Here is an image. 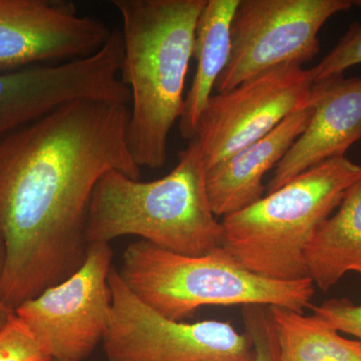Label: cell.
I'll use <instances>...</instances> for the list:
<instances>
[{
    "instance_id": "1",
    "label": "cell",
    "mask_w": 361,
    "mask_h": 361,
    "mask_svg": "<svg viewBox=\"0 0 361 361\" xmlns=\"http://www.w3.org/2000/svg\"><path fill=\"white\" fill-rule=\"evenodd\" d=\"M130 106L77 99L0 140V295L11 310L84 264L99 179L113 170L141 179L128 147Z\"/></svg>"
},
{
    "instance_id": "2",
    "label": "cell",
    "mask_w": 361,
    "mask_h": 361,
    "mask_svg": "<svg viewBox=\"0 0 361 361\" xmlns=\"http://www.w3.org/2000/svg\"><path fill=\"white\" fill-rule=\"evenodd\" d=\"M207 0H114L123 20L121 80L130 92L127 142L140 168L167 161L184 109L197 21Z\"/></svg>"
},
{
    "instance_id": "3",
    "label": "cell",
    "mask_w": 361,
    "mask_h": 361,
    "mask_svg": "<svg viewBox=\"0 0 361 361\" xmlns=\"http://www.w3.org/2000/svg\"><path fill=\"white\" fill-rule=\"evenodd\" d=\"M161 179L142 182L118 171L97 182L87 214V245L135 235L165 250L200 256L221 248L222 223L214 214L200 146L192 139Z\"/></svg>"
},
{
    "instance_id": "4",
    "label": "cell",
    "mask_w": 361,
    "mask_h": 361,
    "mask_svg": "<svg viewBox=\"0 0 361 361\" xmlns=\"http://www.w3.org/2000/svg\"><path fill=\"white\" fill-rule=\"evenodd\" d=\"M361 179V165L330 159L222 220V248L247 270L277 281L308 278L305 252Z\"/></svg>"
},
{
    "instance_id": "5",
    "label": "cell",
    "mask_w": 361,
    "mask_h": 361,
    "mask_svg": "<svg viewBox=\"0 0 361 361\" xmlns=\"http://www.w3.org/2000/svg\"><path fill=\"white\" fill-rule=\"evenodd\" d=\"M118 272L137 298L173 322H184L206 305L275 306L303 313L315 293L310 278L277 281L260 276L222 247L186 256L140 240L123 252Z\"/></svg>"
},
{
    "instance_id": "6",
    "label": "cell",
    "mask_w": 361,
    "mask_h": 361,
    "mask_svg": "<svg viewBox=\"0 0 361 361\" xmlns=\"http://www.w3.org/2000/svg\"><path fill=\"white\" fill-rule=\"evenodd\" d=\"M355 6L361 0H240L229 61L216 92H228L278 66L310 63L319 52L322 26Z\"/></svg>"
},
{
    "instance_id": "7",
    "label": "cell",
    "mask_w": 361,
    "mask_h": 361,
    "mask_svg": "<svg viewBox=\"0 0 361 361\" xmlns=\"http://www.w3.org/2000/svg\"><path fill=\"white\" fill-rule=\"evenodd\" d=\"M111 313L103 339L108 361H253L246 332L231 323L173 322L142 303L126 286L118 270L109 274Z\"/></svg>"
},
{
    "instance_id": "8",
    "label": "cell",
    "mask_w": 361,
    "mask_h": 361,
    "mask_svg": "<svg viewBox=\"0 0 361 361\" xmlns=\"http://www.w3.org/2000/svg\"><path fill=\"white\" fill-rule=\"evenodd\" d=\"M110 244H89L84 264L14 313L56 361H82L103 342L111 313Z\"/></svg>"
},
{
    "instance_id": "9",
    "label": "cell",
    "mask_w": 361,
    "mask_h": 361,
    "mask_svg": "<svg viewBox=\"0 0 361 361\" xmlns=\"http://www.w3.org/2000/svg\"><path fill=\"white\" fill-rule=\"evenodd\" d=\"M313 84L310 70L287 65L213 94L195 137L206 170L269 134L287 116L308 108Z\"/></svg>"
},
{
    "instance_id": "10",
    "label": "cell",
    "mask_w": 361,
    "mask_h": 361,
    "mask_svg": "<svg viewBox=\"0 0 361 361\" xmlns=\"http://www.w3.org/2000/svg\"><path fill=\"white\" fill-rule=\"evenodd\" d=\"M123 37L111 33L87 58L0 73V140L63 104L82 99L130 103L120 78Z\"/></svg>"
},
{
    "instance_id": "11",
    "label": "cell",
    "mask_w": 361,
    "mask_h": 361,
    "mask_svg": "<svg viewBox=\"0 0 361 361\" xmlns=\"http://www.w3.org/2000/svg\"><path fill=\"white\" fill-rule=\"evenodd\" d=\"M111 33L73 2L0 0V73L87 58Z\"/></svg>"
},
{
    "instance_id": "12",
    "label": "cell",
    "mask_w": 361,
    "mask_h": 361,
    "mask_svg": "<svg viewBox=\"0 0 361 361\" xmlns=\"http://www.w3.org/2000/svg\"><path fill=\"white\" fill-rule=\"evenodd\" d=\"M308 106L313 109L310 123L275 167L267 194L318 164L345 157L361 141V78L341 75L314 82Z\"/></svg>"
},
{
    "instance_id": "13",
    "label": "cell",
    "mask_w": 361,
    "mask_h": 361,
    "mask_svg": "<svg viewBox=\"0 0 361 361\" xmlns=\"http://www.w3.org/2000/svg\"><path fill=\"white\" fill-rule=\"evenodd\" d=\"M312 114L311 106L292 114L269 134L207 169V192L216 217L239 212L264 197L265 175L286 155Z\"/></svg>"
},
{
    "instance_id": "14",
    "label": "cell",
    "mask_w": 361,
    "mask_h": 361,
    "mask_svg": "<svg viewBox=\"0 0 361 361\" xmlns=\"http://www.w3.org/2000/svg\"><path fill=\"white\" fill-rule=\"evenodd\" d=\"M239 4L240 0H207L197 21L193 52L197 68L180 118L183 139L196 137L202 114L229 61L232 21Z\"/></svg>"
},
{
    "instance_id": "15",
    "label": "cell",
    "mask_w": 361,
    "mask_h": 361,
    "mask_svg": "<svg viewBox=\"0 0 361 361\" xmlns=\"http://www.w3.org/2000/svg\"><path fill=\"white\" fill-rule=\"evenodd\" d=\"M308 278L322 291L344 275H361V179L349 188L305 252Z\"/></svg>"
},
{
    "instance_id": "16",
    "label": "cell",
    "mask_w": 361,
    "mask_h": 361,
    "mask_svg": "<svg viewBox=\"0 0 361 361\" xmlns=\"http://www.w3.org/2000/svg\"><path fill=\"white\" fill-rule=\"evenodd\" d=\"M280 361H361V342L342 336L322 318L271 306Z\"/></svg>"
},
{
    "instance_id": "17",
    "label": "cell",
    "mask_w": 361,
    "mask_h": 361,
    "mask_svg": "<svg viewBox=\"0 0 361 361\" xmlns=\"http://www.w3.org/2000/svg\"><path fill=\"white\" fill-rule=\"evenodd\" d=\"M0 361H52V358L14 313L0 330Z\"/></svg>"
},
{
    "instance_id": "18",
    "label": "cell",
    "mask_w": 361,
    "mask_h": 361,
    "mask_svg": "<svg viewBox=\"0 0 361 361\" xmlns=\"http://www.w3.org/2000/svg\"><path fill=\"white\" fill-rule=\"evenodd\" d=\"M241 315L255 351L253 361H280L276 330L269 306H243Z\"/></svg>"
},
{
    "instance_id": "19",
    "label": "cell",
    "mask_w": 361,
    "mask_h": 361,
    "mask_svg": "<svg viewBox=\"0 0 361 361\" xmlns=\"http://www.w3.org/2000/svg\"><path fill=\"white\" fill-rule=\"evenodd\" d=\"M358 63H361V23H355L338 44L310 71L313 82H318L344 75V71Z\"/></svg>"
},
{
    "instance_id": "20",
    "label": "cell",
    "mask_w": 361,
    "mask_h": 361,
    "mask_svg": "<svg viewBox=\"0 0 361 361\" xmlns=\"http://www.w3.org/2000/svg\"><path fill=\"white\" fill-rule=\"evenodd\" d=\"M313 314L342 334H350L361 342V304L357 305L349 299H330L320 305L311 306Z\"/></svg>"
},
{
    "instance_id": "21",
    "label": "cell",
    "mask_w": 361,
    "mask_h": 361,
    "mask_svg": "<svg viewBox=\"0 0 361 361\" xmlns=\"http://www.w3.org/2000/svg\"><path fill=\"white\" fill-rule=\"evenodd\" d=\"M4 258H6V256H4V246L1 239H0V280H1L2 271H4ZM13 314L14 311L11 310V308L4 302L1 295H0V330L2 329V327L6 324L9 318Z\"/></svg>"
},
{
    "instance_id": "22",
    "label": "cell",
    "mask_w": 361,
    "mask_h": 361,
    "mask_svg": "<svg viewBox=\"0 0 361 361\" xmlns=\"http://www.w3.org/2000/svg\"><path fill=\"white\" fill-rule=\"evenodd\" d=\"M52 361H56V360H52Z\"/></svg>"
}]
</instances>
